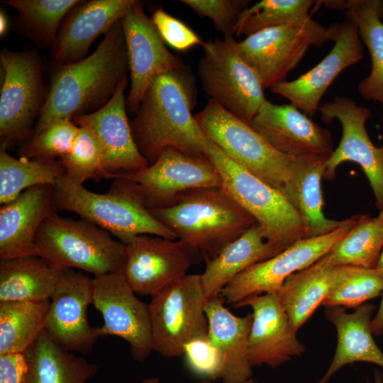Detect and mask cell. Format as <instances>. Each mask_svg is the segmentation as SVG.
<instances>
[{
    "label": "cell",
    "mask_w": 383,
    "mask_h": 383,
    "mask_svg": "<svg viewBox=\"0 0 383 383\" xmlns=\"http://www.w3.org/2000/svg\"><path fill=\"white\" fill-rule=\"evenodd\" d=\"M196 96L194 76L184 65L160 74L148 87L130 124L150 165L169 148L208 158L207 138L192 115Z\"/></svg>",
    "instance_id": "cell-1"
},
{
    "label": "cell",
    "mask_w": 383,
    "mask_h": 383,
    "mask_svg": "<svg viewBox=\"0 0 383 383\" xmlns=\"http://www.w3.org/2000/svg\"><path fill=\"white\" fill-rule=\"evenodd\" d=\"M129 72L121 21L84 59L57 65L48 96L34 128L37 133L52 122L93 113L112 97Z\"/></svg>",
    "instance_id": "cell-2"
},
{
    "label": "cell",
    "mask_w": 383,
    "mask_h": 383,
    "mask_svg": "<svg viewBox=\"0 0 383 383\" xmlns=\"http://www.w3.org/2000/svg\"><path fill=\"white\" fill-rule=\"evenodd\" d=\"M196 256H216L257 222L221 188L189 189L171 206L150 209Z\"/></svg>",
    "instance_id": "cell-3"
},
{
    "label": "cell",
    "mask_w": 383,
    "mask_h": 383,
    "mask_svg": "<svg viewBox=\"0 0 383 383\" xmlns=\"http://www.w3.org/2000/svg\"><path fill=\"white\" fill-rule=\"evenodd\" d=\"M57 211L74 212L126 245L139 235L176 240L174 233L150 212L139 186L128 179H113L103 194L92 192L65 175L53 189Z\"/></svg>",
    "instance_id": "cell-4"
},
{
    "label": "cell",
    "mask_w": 383,
    "mask_h": 383,
    "mask_svg": "<svg viewBox=\"0 0 383 383\" xmlns=\"http://www.w3.org/2000/svg\"><path fill=\"white\" fill-rule=\"evenodd\" d=\"M37 255L58 270L79 269L95 276L123 272L126 245L83 218L48 216L35 238Z\"/></svg>",
    "instance_id": "cell-5"
},
{
    "label": "cell",
    "mask_w": 383,
    "mask_h": 383,
    "mask_svg": "<svg viewBox=\"0 0 383 383\" xmlns=\"http://www.w3.org/2000/svg\"><path fill=\"white\" fill-rule=\"evenodd\" d=\"M207 157L218 172L221 189L249 213L265 239L281 250L304 238L301 219L277 189L255 177L206 139Z\"/></svg>",
    "instance_id": "cell-6"
},
{
    "label": "cell",
    "mask_w": 383,
    "mask_h": 383,
    "mask_svg": "<svg viewBox=\"0 0 383 383\" xmlns=\"http://www.w3.org/2000/svg\"><path fill=\"white\" fill-rule=\"evenodd\" d=\"M1 148L25 143L33 134L48 91L41 58L35 50L0 52Z\"/></svg>",
    "instance_id": "cell-7"
},
{
    "label": "cell",
    "mask_w": 383,
    "mask_h": 383,
    "mask_svg": "<svg viewBox=\"0 0 383 383\" xmlns=\"http://www.w3.org/2000/svg\"><path fill=\"white\" fill-rule=\"evenodd\" d=\"M195 116L207 139L267 184L282 192L293 158L274 149L251 126L213 99Z\"/></svg>",
    "instance_id": "cell-8"
},
{
    "label": "cell",
    "mask_w": 383,
    "mask_h": 383,
    "mask_svg": "<svg viewBox=\"0 0 383 383\" xmlns=\"http://www.w3.org/2000/svg\"><path fill=\"white\" fill-rule=\"evenodd\" d=\"M208 301L200 274H187L152 295L148 306L153 351L180 357L189 341L208 334Z\"/></svg>",
    "instance_id": "cell-9"
},
{
    "label": "cell",
    "mask_w": 383,
    "mask_h": 383,
    "mask_svg": "<svg viewBox=\"0 0 383 383\" xmlns=\"http://www.w3.org/2000/svg\"><path fill=\"white\" fill-rule=\"evenodd\" d=\"M236 43L231 36L204 42L197 71L210 99L250 124L267 99L258 77L240 57Z\"/></svg>",
    "instance_id": "cell-10"
},
{
    "label": "cell",
    "mask_w": 383,
    "mask_h": 383,
    "mask_svg": "<svg viewBox=\"0 0 383 383\" xmlns=\"http://www.w3.org/2000/svg\"><path fill=\"white\" fill-rule=\"evenodd\" d=\"M328 41V29L310 16L259 30L237 42L236 47L265 89L286 82L310 47L321 48Z\"/></svg>",
    "instance_id": "cell-11"
},
{
    "label": "cell",
    "mask_w": 383,
    "mask_h": 383,
    "mask_svg": "<svg viewBox=\"0 0 383 383\" xmlns=\"http://www.w3.org/2000/svg\"><path fill=\"white\" fill-rule=\"evenodd\" d=\"M365 216L346 218L342 226L331 233L302 238L271 258L252 265L230 282L220 296L225 302L235 306L250 296L278 293L287 277L329 252Z\"/></svg>",
    "instance_id": "cell-12"
},
{
    "label": "cell",
    "mask_w": 383,
    "mask_h": 383,
    "mask_svg": "<svg viewBox=\"0 0 383 383\" xmlns=\"http://www.w3.org/2000/svg\"><path fill=\"white\" fill-rule=\"evenodd\" d=\"M318 111L323 122L338 120L343 130L339 145L326 161L323 179H333L344 162L358 164L370 183L377 209L383 211V145H374L367 132L370 111L347 96H335L331 102L320 104Z\"/></svg>",
    "instance_id": "cell-13"
},
{
    "label": "cell",
    "mask_w": 383,
    "mask_h": 383,
    "mask_svg": "<svg viewBox=\"0 0 383 383\" xmlns=\"http://www.w3.org/2000/svg\"><path fill=\"white\" fill-rule=\"evenodd\" d=\"M93 305L102 315L99 336L115 335L130 345L133 358L147 359L153 351L148 304L141 301L123 272L95 276Z\"/></svg>",
    "instance_id": "cell-14"
},
{
    "label": "cell",
    "mask_w": 383,
    "mask_h": 383,
    "mask_svg": "<svg viewBox=\"0 0 383 383\" xmlns=\"http://www.w3.org/2000/svg\"><path fill=\"white\" fill-rule=\"evenodd\" d=\"M136 183L150 209L175 204L179 194L196 188H221V176L208 158L186 155L174 148L165 149L148 167L112 177Z\"/></svg>",
    "instance_id": "cell-15"
},
{
    "label": "cell",
    "mask_w": 383,
    "mask_h": 383,
    "mask_svg": "<svg viewBox=\"0 0 383 383\" xmlns=\"http://www.w3.org/2000/svg\"><path fill=\"white\" fill-rule=\"evenodd\" d=\"M93 294V278L74 269L60 270L45 322L44 329L52 340L82 355L92 351L100 337L87 316Z\"/></svg>",
    "instance_id": "cell-16"
},
{
    "label": "cell",
    "mask_w": 383,
    "mask_h": 383,
    "mask_svg": "<svg viewBox=\"0 0 383 383\" xmlns=\"http://www.w3.org/2000/svg\"><path fill=\"white\" fill-rule=\"evenodd\" d=\"M128 60L131 87L127 111L135 114L150 84L160 74L179 68L180 57L169 51L154 23L135 0L121 20Z\"/></svg>",
    "instance_id": "cell-17"
},
{
    "label": "cell",
    "mask_w": 383,
    "mask_h": 383,
    "mask_svg": "<svg viewBox=\"0 0 383 383\" xmlns=\"http://www.w3.org/2000/svg\"><path fill=\"white\" fill-rule=\"evenodd\" d=\"M334 45L331 52L313 68L291 82L270 89L287 99L304 114L312 117L318 111L326 91L338 75L363 58V49L357 26L345 20L327 28Z\"/></svg>",
    "instance_id": "cell-18"
},
{
    "label": "cell",
    "mask_w": 383,
    "mask_h": 383,
    "mask_svg": "<svg viewBox=\"0 0 383 383\" xmlns=\"http://www.w3.org/2000/svg\"><path fill=\"white\" fill-rule=\"evenodd\" d=\"M194 260L178 239L139 235L126 245L123 273L135 294L152 296L186 275Z\"/></svg>",
    "instance_id": "cell-19"
},
{
    "label": "cell",
    "mask_w": 383,
    "mask_h": 383,
    "mask_svg": "<svg viewBox=\"0 0 383 383\" xmlns=\"http://www.w3.org/2000/svg\"><path fill=\"white\" fill-rule=\"evenodd\" d=\"M128 77L121 82L104 106L72 119L78 126L90 130L99 140L104 153V178L108 179L150 165L138 150L133 137L125 98Z\"/></svg>",
    "instance_id": "cell-20"
},
{
    "label": "cell",
    "mask_w": 383,
    "mask_h": 383,
    "mask_svg": "<svg viewBox=\"0 0 383 383\" xmlns=\"http://www.w3.org/2000/svg\"><path fill=\"white\" fill-rule=\"evenodd\" d=\"M250 125L274 149L291 158L329 157L334 151L331 132L292 104L266 100Z\"/></svg>",
    "instance_id": "cell-21"
},
{
    "label": "cell",
    "mask_w": 383,
    "mask_h": 383,
    "mask_svg": "<svg viewBox=\"0 0 383 383\" xmlns=\"http://www.w3.org/2000/svg\"><path fill=\"white\" fill-rule=\"evenodd\" d=\"M248 306L252 310L248 340L252 367L265 365L277 368L305 352V345L297 338L278 293L250 296L235 307Z\"/></svg>",
    "instance_id": "cell-22"
},
{
    "label": "cell",
    "mask_w": 383,
    "mask_h": 383,
    "mask_svg": "<svg viewBox=\"0 0 383 383\" xmlns=\"http://www.w3.org/2000/svg\"><path fill=\"white\" fill-rule=\"evenodd\" d=\"M135 1L79 0L60 26L50 50L53 62L60 65L86 57L92 43L120 21Z\"/></svg>",
    "instance_id": "cell-23"
},
{
    "label": "cell",
    "mask_w": 383,
    "mask_h": 383,
    "mask_svg": "<svg viewBox=\"0 0 383 383\" xmlns=\"http://www.w3.org/2000/svg\"><path fill=\"white\" fill-rule=\"evenodd\" d=\"M54 187L38 185L0 209V260L37 255L35 238L45 221L57 212Z\"/></svg>",
    "instance_id": "cell-24"
},
{
    "label": "cell",
    "mask_w": 383,
    "mask_h": 383,
    "mask_svg": "<svg viewBox=\"0 0 383 383\" xmlns=\"http://www.w3.org/2000/svg\"><path fill=\"white\" fill-rule=\"evenodd\" d=\"M327 157L305 155L293 158L290 177L282 193L299 213L304 230V238L331 233L345 222L326 217L321 180Z\"/></svg>",
    "instance_id": "cell-25"
},
{
    "label": "cell",
    "mask_w": 383,
    "mask_h": 383,
    "mask_svg": "<svg viewBox=\"0 0 383 383\" xmlns=\"http://www.w3.org/2000/svg\"><path fill=\"white\" fill-rule=\"evenodd\" d=\"M224 303L221 296L208 301L206 306L208 335L222 355L219 379L223 383H243L252 374L248 356L252 315L235 316Z\"/></svg>",
    "instance_id": "cell-26"
},
{
    "label": "cell",
    "mask_w": 383,
    "mask_h": 383,
    "mask_svg": "<svg viewBox=\"0 0 383 383\" xmlns=\"http://www.w3.org/2000/svg\"><path fill=\"white\" fill-rule=\"evenodd\" d=\"M376 307L364 304L348 313L345 308L327 307V318L335 326L338 343L335 355L323 377L316 383H326L344 365L365 362L383 368V353L375 343L371 331V321Z\"/></svg>",
    "instance_id": "cell-27"
},
{
    "label": "cell",
    "mask_w": 383,
    "mask_h": 383,
    "mask_svg": "<svg viewBox=\"0 0 383 383\" xmlns=\"http://www.w3.org/2000/svg\"><path fill=\"white\" fill-rule=\"evenodd\" d=\"M282 251L265 239L261 228L256 223L216 256L206 259L205 270L200 275L207 298L209 300L219 296L224 287L237 275Z\"/></svg>",
    "instance_id": "cell-28"
},
{
    "label": "cell",
    "mask_w": 383,
    "mask_h": 383,
    "mask_svg": "<svg viewBox=\"0 0 383 383\" xmlns=\"http://www.w3.org/2000/svg\"><path fill=\"white\" fill-rule=\"evenodd\" d=\"M28 370L23 383H86L99 366L60 345L45 329L26 352Z\"/></svg>",
    "instance_id": "cell-29"
},
{
    "label": "cell",
    "mask_w": 383,
    "mask_h": 383,
    "mask_svg": "<svg viewBox=\"0 0 383 383\" xmlns=\"http://www.w3.org/2000/svg\"><path fill=\"white\" fill-rule=\"evenodd\" d=\"M335 266L328 252L284 281L278 294L294 331L297 332L321 306L328 294Z\"/></svg>",
    "instance_id": "cell-30"
},
{
    "label": "cell",
    "mask_w": 383,
    "mask_h": 383,
    "mask_svg": "<svg viewBox=\"0 0 383 383\" xmlns=\"http://www.w3.org/2000/svg\"><path fill=\"white\" fill-rule=\"evenodd\" d=\"M60 272L36 255L0 260V302L50 299Z\"/></svg>",
    "instance_id": "cell-31"
},
{
    "label": "cell",
    "mask_w": 383,
    "mask_h": 383,
    "mask_svg": "<svg viewBox=\"0 0 383 383\" xmlns=\"http://www.w3.org/2000/svg\"><path fill=\"white\" fill-rule=\"evenodd\" d=\"M383 1L349 0L343 11L346 20L357 28L372 62L370 74L358 84L360 94L383 105Z\"/></svg>",
    "instance_id": "cell-32"
},
{
    "label": "cell",
    "mask_w": 383,
    "mask_h": 383,
    "mask_svg": "<svg viewBox=\"0 0 383 383\" xmlns=\"http://www.w3.org/2000/svg\"><path fill=\"white\" fill-rule=\"evenodd\" d=\"M79 0H4L1 3L15 9L13 29L32 40L43 49L53 48L60 26Z\"/></svg>",
    "instance_id": "cell-33"
},
{
    "label": "cell",
    "mask_w": 383,
    "mask_h": 383,
    "mask_svg": "<svg viewBox=\"0 0 383 383\" xmlns=\"http://www.w3.org/2000/svg\"><path fill=\"white\" fill-rule=\"evenodd\" d=\"M8 150L0 148V204L16 199L33 187L50 185L55 187L65 175L60 160L45 158H16Z\"/></svg>",
    "instance_id": "cell-34"
},
{
    "label": "cell",
    "mask_w": 383,
    "mask_h": 383,
    "mask_svg": "<svg viewBox=\"0 0 383 383\" xmlns=\"http://www.w3.org/2000/svg\"><path fill=\"white\" fill-rule=\"evenodd\" d=\"M50 299L0 302V355L26 353L45 328Z\"/></svg>",
    "instance_id": "cell-35"
},
{
    "label": "cell",
    "mask_w": 383,
    "mask_h": 383,
    "mask_svg": "<svg viewBox=\"0 0 383 383\" xmlns=\"http://www.w3.org/2000/svg\"><path fill=\"white\" fill-rule=\"evenodd\" d=\"M382 292L383 276L375 268L335 265L321 306L356 309Z\"/></svg>",
    "instance_id": "cell-36"
},
{
    "label": "cell",
    "mask_w": 383,
    "mask_h": 383,
    "mask_svg": "<svg viewBox=\"0 0 383 383\" xmlns=\"http://www.w3.org/2000/svg\"><path fill=\"white\" fill-rule=\"evenodd\" d=\"M383 250V211L363 219L329 252L335 265L375 268Z\"/></svg>",
    "instance_id": "cell-37"
},
{
    "label": "cell",
    "mask_w": 383,
    "mask_h": 383,
    "mask_svg": "<svg viewBox=\"0 0 383 383\" xmlns=\"http://www.w3.org/2000/svg\"><path fill=\"white\" fill-rule=\"evenodd\" d=\"M311 0H262L240 15L238 35L249 36L265 28L304 20L311 16Z\"/></svg>",
    "instance_id": "cell-38"
},
{
    "label": "cell",
    "mask_w": 383,
    "mask_h": 383,
    "mask_svg": "<svg viewBox=\"0 0 383 383\" xmlns=\"http://www.w3.org/2000/svg\"><path fill=\"white\" fill-rule=\"evenodd\" d=\"M59 160L65 170V176L76 184L104 178L102 148L94 134L87 128L79 127L72 150Z\"/></svg>",
    "instance_id": "cell-39"
},
{
    "label": "cell",
    "mask_w": 383,
    "mask_h": 383,
    "mask_svg": "<svg viewBox=\"0 0 383 383\" xmlns=\"http://www.w3.org/2000/svg\"><path fill=\"white\" fill-rule=\"evenodd\" d=\"M79 129L72 119L56 120L23 143L19 156L26 159L61 158L72 150Z\"/></svg>",
    "instance_id": "cell-40"
},
{
    "label": "cell",
    "mask_w": 383,
    "mask_h": 383,
    "mask_svg": "<svg viewBox=\"0 0 383 383\" xmlns=\"http://www.w3.org/2000/svg\"><path fill=\"white\" fill-rule=\"evenodd\" d=\"M201 16L209 18L224 36L237 35L241 13L249 7L248 0H182Z\"/></svg>",
    "instance_id": "cell-41"
},
{
    "label": "cell",
    "mask_w": 383,
    "mask_h": 383,
    "mask_svg": "<svg viewBox=\"0 0 383 383\" xmlns=\"http://www.w3.org/2000/svg\"><path fill=\"white\" fill-rule=\"evenodd\" d=\"M183 355L192 372L209 379H219L222 355L208 334L194 338L184 348Z\"/></svg>",
    "instance_id": "cell-42"
},
{
    "label": "cell",
    "mask_w": 383,
    "mask_h": 383,
    "mask_svg": "<svg viewBox=\"0 0 383 383\" xmlns=\"http://www.w3.org/2000/svg\"><path fill=\"white\" fill-rule=\"evenodd\" d=\"M151 20L164 42L178 51L197 45L202 46L204 43L189 26L162 9L154 11Z\"/></svg>",
    "instance_id": "cell-43"
},
{
    "label": "cell",
    "mask_w": 383,
    "mask_h": 383,
    "mask_svg": "<svg viewBox=\"0 0 383 383\" xmlns=\"http://www.w3.org/2000/svg\"><path fill=\"white\" fill-rule=\"evenodd\" d=\"M27 370L26 353L0 355V383H23Z\"/></svg>",
    "instance_id": "cell-44"
},
{
    "label": "cell",
    "mask_w": 383,
    "mask_h": 383,
    "mask_svg": "<svg viewBox=\"0 0 383 383\" xmlns=\"http://www.w3.org/2000/svg\"><path fill=\"white\" fill-rule=\"evenodd\" d=\"M370 326L373 335H380L383 333V292L379 309L372 318Z\"/></svg>",
    "instance_id": "cell-45"
},
{
    "label": "cell",
    "mask_w": 383,
    "mask_h": 383,
    "mask_svg": "<svg viewBox=\"0 0 383 383\" xmlns=\"http://www.w3.org/2000/svg\"><path fill=\"white\" fill-rule=\"evenodd\" d=\"M9 26V18L4 10L0 11V35L4 36L8 31Z\"/></svg>",
    "instance_id": "cell-46"
},
{
    "label": "cell",
    "mask_w": 383,
    "mask_h": 383,
    "mask_svg": "<svg viewBox=\"0 0 383 383\" xmlns=\"http://www.w3.org/2000/svg\"><path fill=\"white\" fill-rule=\"evenodd\" d=\"M322 4H323L326 8L332 9H338L340 11H344L346 6V1H321Z\"/></svg>",
    "instance_id": "cell-47"
},
{
    "label": "cell",
    "mask_w": 383,
    "mask_h": 383,
    "mask_svg": "<svg viewBox=\"0 0 383 383\" xmlns=\"http://www.w3.org/2000/svg\"><path fill=\"white\" fill-rule=\"evenodd\" d=\"M377 272L383 276V250L382 251L378 263L375 267Z\"/></svg>",
    "instance_id": "cell-48"
},
{
    "label": "cell",
    "mask_w": 383,
    "mask_h": 383,
    "mask_svg": "<svg viewBox=\"0 0 383 383\" xmlns=\"http://www.w3.org/2000/svg\"><path fill=\"white\" fill-rule=\"evenodd\" d=\"M138 383H160V379L157 377H148Z\"/></svg>",
    "instance_id": "cell-49"
},
{
    "label": "cell",
    "mask_w": 383,
    "mask_h": 383,
    "mask_svg": "<svg viewBox=\"0 0 383 383\" xmlns=\"http://www.w3.org/2000/svg\"><path fill=\"white\" fill-rule=\"evenodd\" d=\"M374 379H375V383H383V377H382V375L380 372H379L378 371H376L375 372V375H374Z\"/></svg>",
    "instance_id": "cell-50"
},
{
    "label": "cell",
    "mask_w": 383,
    "mask_h": 383,
    "mask_svg": "<svg viewBox=\"0 0 383 383\" xmlns=\"http://www.w3.org/2000/svg\"><path fill=\"white\" fill-rule=\"evenodd\" d=\"M202 383H211V382L209 381H204ZM243 383H259V382L251 377L248 379V380L243 382Z\"/></svg>",
    "instance_id": "cell-51"
},
{
    "label": "cell",
    "mask_w": 383,
    "mask_h": 383,
    "mask_svg": "<svg viewBox=\"0 0 383 383\" xmlns=\"http://www.w3.org/2000/svg\"><path fill=\"white\" fill-rule=\"evenodd\" d=\"M382 18H383V9H382Z\"/></svg>",
    "instance_id": "cell-52"
}]
</instances>
